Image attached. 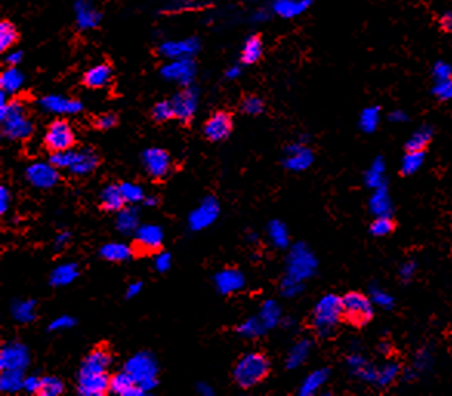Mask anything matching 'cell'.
Masks as SVG:
<instances>
[{
  "mask_svg": "<svg viewBox=\"0 0 452 396\" xmlns=\"http://www.w3.org/2000/svg\"><path fill=\"white\" fill-rule=\"evenodd\" d=\"M111 364V356L105 349H96L80 364L79 373H105Z\"/></svg>",
  "mask_w": 452,
  "mask_h": 396,
  "instance_id": "obj_21",
  "label": "cell"
},
{
  "mask_svg": "<svg viewBox=\"0 0 452 396\" xmlns=\"http://www.w3.org/2000/svg\"><path fill=\"white\" fill-rule=\"evenodd\" d=\"M101 256L110 263H124V261L130 259L131 249L130 245L124 242H108L102 245Z\"/></svg>",
  "mask_w": 452,
  "mask_h": 396,
  "instance_id": "obj_28",
  "label": "cell"
},
{
  "mask_svg": "<svg viewBox=\"0 0 452 396\" xmlns=\"http://www.w3.org/2000/svg\"><path fill=\"white\" fill-rule=\"evenodd\" d=\"M42 387V378L37 376H25L24 383V390L29 395H39Z\"/></svg>",
  "mask_w": 452,
  "mask_h": 396,
  "instance_id": "obj_52",
  "label": "cell"
},
{
  "mask_svg": "<svg viewBox=\"0 0 452 396\" xmlns=\"http://www.w3.org/2000/svg\"><path fill=\"white\" fill-rule=\"evenodd\" d=\"M74 154L76 152L73 150H64V152H56V153H51V158L50 162L53 163V166L59 170H70L71 163L74 161Z\"/></svg>",
  "mask_w": 452,
  "mask_h": 396,
  "instance_id": "obj_44",
  "label": "cell"
},
{
  "mask_svg": "<svg viewBox=\"0 0 452 396\" xmlns=\"http://www.w3.org/2000/svg\"><path fill=\"white\" fill-rule=\"evenodd\" d=\"M164 242V230L154 223L139 226L136 230V244L144 251H156Z\"/></svg>",
  "mask_w": 452,
  "mask_h": 396,
  "instance_id": "obj_17",
  "label": "cell"
},
{
  "mask_svg": "<svg viewBox=\"0 0 452 396\" xmlns=\"http://www.w3.org/2000/svg\"><path fill=\"white\" fill-rule=\"evenodd\" d=\"M316 259L305 244H296L289 253L287 259V276L293 279L305 281L315 273Z\"/></svg>",
  "mask_w": 452,
  "mask_h": 396,
  "instance_id": "obj_6",
  "label": "cell"
},
{
  "mask_svg": "<svg viewBox=\"0 0 452 396\" xmlns=\"http://www.w3.org/2000/svg\"><path fill=\"white\" fill-rule=\"evenodd\" d=\"M343 319L342 298L337 295H326L316 302L314 309L312 324L318 336L328 338L335 330L340 321Z\"/></svg>",
  "mask_w": 452,
  "mask_h": 396,
  "instance_id": "obj_2",
  "label": "cell"
},
{
  "mask_svg": "<svg viewBox=\"0 0 452 396\" xmlns=\"http://www.w3.org/2000/svg\"><path fill=\"white\" fill-rule=\"evenodd\" d=\"M110 390V376L105 373H79L78 392L82 396H103Z\"/></svg>",
  "mask_w": 452,
  "mask_h": 396,
  "instance_id": "obj_14",
  "label": "cell"
},
{
  "mask_svg": "<svg viewBox=\"0 0 452 396\" xmlns=\"http://www.w3.org/2000/svg\"><path fill=\"white\" fill-rule=\"evenodd\" d=\"M429 140H431V130L423 129L417 131L414 136L407 142V150L409 152H423L426 145L429 144Z\"/></svg>",
  "mask_w": 452,
  "mask_h": 396,
  "instance_id": "obj_43",
  "label": "cell"
},
{
  "mask_svg": "<svg viewBox=\"0 0 452 396\" xmlns=\"http://www.w3.org/2000/svg\"><path fill=\"white\" fill-rule=\"evenodd\" d=\"M281 290H283L284 296H289V298L296 296L302 290V281L293 279V278H291V276H287V278L283 281Z\"/></svg>",
  "mask_w": 452,
  "mask_h": 396,
  "instance_id": "obj_47",
  "label": "cell"
},
{
  "mask_svg": "<svg viewBox=\"0 0 452 396\" xmlns=\"http://www.w3.org/2000/svg\"><path fill=\"white\" fill-rule=\"evenodd\" d=\"M24 370H2L0 375V390L3 393H16L24 388Z\"/></svg>",
  "mask_w": 452,
  "mask_h": 396,
  "instance_id": "obj_29",
  "label": "cell"
},
{
  "mask_svg": "<svg viewBox=\"0 0 452 396\" xmlns=\"http://www.w3.org/2000/svg\"><path fill=\"white\" fill-rule=\"evenodd\" d=\"M13 318L22 324L33 323L36 319V301L33 300H17L11 304Z\"/></svg>",
  "mask_w": 452,
  "mask_h": 396,
  "instance_id": "obj_30",
  "label": "cell"
},
{
  "mask_svg": "<svg viewBox=\"0 0 452 396\" xmlns=\"http://www.w3.org/2000/svg\"><path fill=\"white\" fill-rule=\"evenodd\" d=\"M99 166V156L96 154L93 148H84V150L76 152L74 161L70 167V173L74 176L90 175Z\"/></svg>",
  "mask_w": 452,
  "mask_h": 396,
  "instance_id": "obj_19",
  "label": "cell"
},
{
  "mask_svg": "<svg viewBox=\"0 0 452 396\" xmlns=\"http://www.w3.org/2000/svg\"><path fill=\"white\" fill-rule=\"evenodd\" d=\"M310 352V342L309 341H300L298 344H295L293 349L291 350V353L287 356V367L289 369H295L301 365L307 360Z\"/></svg>",
  "mask_w": 452,
  "mask_h": 396,
  "instance_id": "obj_34",
  "label": "cell"
},
{
  "mask_svg": "<svg viewBox=\"0 0 452 396\" xmlns=\"http://www.w3.org/2000/svg\"><path fill=\"white\" fill-rule=\"evenodd\" d=\"M270 370V364L263 353L251 352L240 358L233 369V378L236 384L242 388H250L268 376Z\"/></svg>",
  "mask_w": 452,
  "mask_h": 396,
  "instance_id": "obj_3",
  "label": "cell"
},
{
  "mask_svg": "<svg viewBox=\"0 0 452 396\" xmlns=\"http://www.w3.org/2000/svg\"><path fill=\"white\" fill-rule=\"evenodd\" d=\"M439 25L444 33H452V11L443 14L439 20Z\"/></svg>",
  "mask_w": 452,
  "mask_h": 396,
  "instance_id": "obj_55",
  "label": "cell"
},
{
  "mask_svg": "<svg viewBox=\"0 0 452 396\" xmlns=\"http://www.w3.org/2000/svg\"><path fill=\"white\" fill-rule=\"evenodd\" d=\"M328 375H329L328 370H316V372L310 373L300 388V395H302V396L314 395L318 388H320L326 383V381H328Z\"/></svg>",
  "mask_w": 452,
  "mask_h": 396,
  "instance_id": "obj_32",
  "label": "cell"
},
{
  "mask_svg": "<svg viewBox=\"0 0 452 396\" xmlns=\"http://www.w3.org/2000/svg\"><path fill=\"white\" fill-rule=\"evenodd\" d=\"M395 230V223L389 218V214L386 216H379L370 226V231H372L374 236H388L389 233Z\"/></svg>",
  "mask_w": 452,
  "mask_h": 396,
  "instance_id": "obj_42",
  "label": "cell"
},
{
  "mask_svg": "<svg viewBox=\"0 0 452 396\" xmlns=\"http://www.w3.org/2000/svg\"><path fill=\"white\" fill-rule=\"evenodd\" d=\"M264 53V43H263V34L256 33L251 34L249 39L244 43L241 50V64L244 65H254L263 59Z\"/></svg>",
  "mask_w": 452,
  "mask_h": 396,
  "instance_id": "obj_22",
  "label": "cell"
},
{
  "mask_svg": "<svg viewBox=\"0 0 452 396\" xmlns=\"http://www.w3.org/2000/svg\"><path fill=\"white\" fill-rule=\"evenodd\" d=\"M116 124H117V117L113 113H102L99 116H96L93 121L94 129L102 130V131L113 129V126H116Z\"/></svg>",
  "mask_w": 452,
  "mask_h": 396,
  "instance_id": "obj_46",
  "label": "cell"
},
{
  "mask_svg": "<svg viewBox=\"0 0 452 396\" xmlns=\"http://www.w3.org/2000/svg\"><path fill=\"white\" fill-rule=\"evenodd\" d=\"M64 393V383L56 376H43L41 393L42 396H61Z\"/></svg>",
  "mask_w": 452,
  "mask_h": 396,
  "instance_id": "obj_40",
  "label": "cell"
},
{
  "mask_svg": "<svg viewBox=\"0 0 452 396\" xmlns=\"http://www.w3.org/2000/svg\"><path fill=\"white\" fill-rule=\"evenodd\" d=\"M397 372H398L397 365H386V367L381 370V373L377 375V379H379L380 384L386 386V384H389V383H392V381H394V378L397 376Z\"/></svg>",
  "mask_w": 452,
  "mask_h": 396,
  "instance_id": "obj_51",
  "label": "cell"
},
{
  "mask_svg": "<svg viewBox=\"0 0 452 396\" xmlns=\"http://www.w3.org/2000/svg\"><path fill=\"white\" fill-rule=\"evenodd\" d=\"M143 166L148 176L154 179H162L170 173L172 158H170V154L166 150H162V148H147L143 153Z\"/></svg>",
  "mask_w": 452,
  "mask_h": 396,
  "instance_id": "obj_10",
  "label": "cell"
},
{
  "mask_svg": "<svg viewBox=\"0 0 452 396\" xmlns=\"http://www.w3.org/2000/svg\"><path fill=\"white\" fill-rule=\"evenodd\" d=\"M0 122L2 133L10 140H24L33 134V122L25 103L20 99L6 101V93L0 96Z\"/></svg>",
  "mask_w": 452,
  "mask_h": 396,
  "instance_id": "obj_1",
  "label": "cell"
},
{
  "mask_svg": "<svg viewBox=\"0 0 452 396\" xmlns=\"http://www.w3.org/2000/svg\"><path fill=\"white\" fill-rule=\"evenodd\" d=\"M377 124H379V115H377V110L374 108L366 110L361 116V129L365 131H374Z\"/></svg>",
  "mask_w": 452,
  "mask_h": 396,
  "instance_id": "obj_48",
  "label": "cell"
},
{
  "mask_svg": "<svg viewBox=\"0 0 452 396\" xmlns=\"http://www.w3.org/2000/svg\"><path fill=\"white\" fill-rule=\"evenodd\" d=\"M70 239H71V236H70L68 231H62V233H59L56 236V239H54V247H56L57 250L59 249H64V247L70 242Z\"/></svg>",
  "mask_w": 452,
  "mask_h": 396,
  "instance_id": "obj_56",
  "label": "cell"
},
{
  "mask_svg": "<svg viewBox=\"0 0 452 396\" xmlns=\"http://www.w3.org/2000/svg\"><path fill=\"white\" fill-rule=\"evenodd\" d=\"M175 110V117L182 122H190L198 108V91L191 87H185L170 99Z\"/></svg>",
  "mask_w": 452,
  "mask_h": 396,
  "instance_id": "obj_12",
  "label": "cell"
},
{
  "mask_svg": "<svg viewBox=\"0 0 452 396\" xmlns=\"http://www.w3.org/2000/svg\"><path fill=\"white\" fill-rule=\"evenodd\" d=\"M158 203H159V200L154 196H145V199H144V205L145 207H156Z\"/></svg>",
  "mask_w": 452,
  "mask_h": 396,
  "instance_id": "obj_59",
  "label": "cell"
},
{
  "mask_svg": "<svg viewBox=\"0 0 452 396\" xmlns=\"http://www.w3.org/2000/svg\"><path fill=\"white\" fill-rule=\"evenodd\" d=\"M259 318H261L265 328L275 327L279 323V319H281V309H279L278 302L265 301L263 304L261 311H259Z\"/></svg>",
  "mask_w": 452,
  "mask_h": 396,
  "instance_id": "obj_33",
  "label": "cell"
},
{
  "mask_svg": "<svg viewBox=\"0 0 452 396\" xmlns=\"http://www.w3.org/2000/svg\"><path fill=\"white\" fill-rule=\"evenodd\" d=\"M314 162V153L305 145H291L287 148V156L284 161L286 168L291 171H302L307 170Z\"/></svg>",
  "mask_w": 452,
  "mask_h": 396,
  "instance_id": "obj_18",
  "label": "cell"
},
{
  "mask_svg": "<svg viewBox=\"0 0 452 396\" xmlns=\"http://www.w3.org/2000/svg\"><path fill=\"white\" fill-rule=\"evenodd\" d=\"M213 282L221 295H233L246 287V276L238 268H226L214 274Z\"/></svg>",
  "mask_w": 452,
  "mask_h": 396,
  "instance_id": "obj_15",
  "label": "cell"
},
{
  "mask_svg": "<svg viewBox=\"0 0 452 396\" xmlns=\"http://www.w3.org/2000/svg\"><path fill=\"white\" fill-rule=\"evenodd\" d=\"M232 116L227 111H217L205 121L204 134L212 142H221L228 138V134L232 133Z\"/></svg>",
  "mask_w": 452,
  "mask_h": 396,
  "instance_id": "obj_13",
  "label": "cell"
},
{
  "mask_svg": "<svg viewBox=\"0 0 452 396\" xmlns=\"http://www.w3.org/2000/svg\"><path fill=\"white\" fill-rule=\"evenodd\" d=\"M241 336H246V338H258L265 332V325L263 324L261 318H250L247 321H244L242 324L238 325L236 328Z\"/></svg>",
  "mask_w": 452,
  "mask_h": 396,
  "instance_id": "obj_35",
  "label": "cell"
},
{
  "mask_svg": "<svg viewBox=\"0 0 452 396\" xmlns=\"http://www.w3.org/2000/svg\"><path fill=\"white\" fill-rule=\"evenodd\" d=\"M221 207L217 198L205 196L201 204H199L189 216V227L194 231H201L218 219Z\"/></svg>",
  "mask_w": 452,
  "mask_h": 396,
  "instance_id": "obj_8",
  "label": "cell"
},
{
  "mask_svg": "<svg viewBox=\"0 0 452 396\" xmlns=\"http://www.w3.org/2000/svg\"><path fill=\"white\" fill-rule=\"evenodd\" d=\"M240 107L244 115L258 116L264 111V101L256 94H247L241 99Z\"/></svg>",
  "mask_w": 452,
  "mask_h": 396,
  "instance_id": "obj_37",
  "label": "cell"
},
{
  "mask_svg": "<svg viewBox=\"0 0 452 396\" xmlns=\"http://www.w3.org/2000/svg\"><path fill=\"white\" fill-rule=\"evenodd\" d=\"M41 105L45 108L47 111H51V113H59V115H73V113H79L82 110V105H80L79 101H68L64 99V97H43L41 101Z\"/></svg>",
  "mask_w": 452,
  "mask_h": 396,
  "instance_id": "obj_23",
  "label": "cell"
},
{
  "mask_svg": "<svg viewBox=\"0 0 452 396\" xmlns=\"http://www.w3.org/2000/svg\"><path fill=\"white\" fill-rule=\"evenodd\" d=\"M20 42V33L11 19L0 20V51L6 53Z\"/></svg>",
  "mask_w": 452,
  "mask_h": 396,
  "instance_id": "obj_24",
  "label": "cell"
},
{
  "mask_svg": "<svg viewBox=\"0 0 452 396\" xmlns=\"http://www.w3.org/2000/svg\"><path fill=\"white\" fill-rule=\"evenodd\" d=\"M116 228L119 230L122 235L136 233V230L139 228V212L135 207H124L122 210L117 212Z\"/></svg>",
  "mask_w": 452,
  "mask_h": 396,
  "instance_id": "obj_26",
  "label": "cell"
},
{
  "mask_svg": "<svg viewBox=\"0 0 452 396\" xmlns=\"http://www.w3.org/2000/svg\"><path fill=\"white\" fill-rule=\"evenodd\" d=\"M370 207H372V212L379 216H386L389 214V198L386 193L381 194V189L375 193V196L370 200Z\"/></svg>",
  "mask_w": 452,
  "mask_h": 396,
  "instance_id": "obj_45",
  "label": "cell"
},
{
  "mask_svg": "<svg viewBox=\"0 0 452 396\" xmlns=\"http://www.w3.org/2000/svg\"><path fill=\"white\" fill-rule=\"evenodd\" d=\"M110 392L117 396H143L145 392L140 388L127 372H119L110 378Z\"/></svg>",
  "mask_w": 452,
  "mask_h": 396,
  "instance_id": "obj_20",
  "label": "cell"
},
{
  "mask_svg": "<svg viewBox=\"0 0 452 396\" xmlns=\"http://www.w3.org/2000/svg\"><path fill=\"white\" fill-rule=\"evenodd\" d=\"M423 158L425 154L423 152H409L403 159L402 163V173L403 175H412L416 173V171L421 167V163H423Z\"/></svg>",
  "mask_w": 452,
  "mask_h": 396,
  "instance_id": "obj_41",
  "label": "cell"
},
{
  "mask_svg": "<svg viewBox=\"0 0 452 396\" xmlns=\"http://www.w3.org/2000/svg\"><path fill=\"white\" fill-rule=\"evenodd\" d=\"M111 79H113V66L108 62H102L88 68L82 74L80 84L88 89H101L105 88L111 82Z\"/></svg>",
  "mask_w": 452,
  "mask_h": 396,
  "instance_id": "obj_16",
  "label": "cell"
},
{
  "mask_svg": "<svg viewBox=\"0 0 452 396\" xmlns=\"http://www.w3.org/2000/svg\"><path fill=\"white\" fill-rule=\"evenodd\" d=\"M152 117L156 122H166L170 121V119L175 117V110L170 101H161L158 103H154L152 108Z\"/></svg>",
  "mask_w": 452,
  "mask_h": 396,
  "instance_id": "obj_39",
  "label": "cell"
},
{
  "mask_svg": "<svg viewBox=\"0 0 452 396\" xmlns=\"http://www.w3.org/2000/svg\"><path fill=\"white\" fill-rule=\"evenodd\" d=\"M29 364L28 349L20 342H8L0 350V369L25 370Z\"/></svg>",
  "mask_w": 452,
  "mask_h": 396,
  "instance_id": "obj_11",
  "label": "cell"
},
{
  "mask_svg": "<svg viewBox=\"0 0 452 396\" xmlns=\"http://www.w3.org/2000/svg\"><path fill=\"white\" fill-rule=\"evenodd\" d=\"M59 168L51 162H34L25 171L27 181L39 190H48L59 181Z\"/></svg>",
  "mask_w": 452,
  "mask_h": 396,
  "instance_id": "obj_9",
  "label": "cell"
},
{
  "mask_svg": "<svg viewBox=\"0 0 452 396\" xmlns=\"http://www.w3.org/2000/svg\"><path fill=\"white\" fill-rule=\"evenodd\" d=\"M381 175H383V167H381V162H375L372 168L369 170V173L366 176V181L369 185H374V186H379L381 184Z\"/></svg>",
  "mask_w": 452,
  "mask_h": 396,
  "instance_id": "obj_50",
  "label": "cell"
},
{
  "mask_svg": "<svg viewBox=\"0 0 452 396\" xmlns=\"http://www.w3.org/2000/svg\"><path fill=\"white\" fill-rule=\"evenodd\" d=\"M124 370L147 393L158 386V362L152 353L139 352L125 362Z\"/></svg>",
  "mask_w": 452,
  "mask_h": 396,
  "instance_id": "obj_4",
  "label": "cell"
},
{
  "mask_svg": "<svg viewBox=\"0 0 452 396\" xmlns=\"http://www.w3.org/2000/svg\"><path fill=\"white\" fill-rule=\"evenodd\" d=\"M343 318L353 327L366 325L374 316V307L360 291H349L342 298Z\"/></svg>",
  "mask_w": 452,
  "mask_h": 396,
  "instance_id": "obj_5",
  "label": "cell"
},
{
  "mask_svg": "<svg viewBox=\"0 0 452 396\" xmlns=\"http://www.w3.org/2000/svg\"><path fill=\"white\" fill-rule=\"evenodd\" d=\"M268 231L272 242L277 247H279V249H284V247L289 244V231H287V227L281 221H272L269 223Z\"/></svg>",
  "mask_w": 452,
  "mask_h": 396,
  "instance_id": "obj_36",
  "label": "cell"
},
{
  "mask_svg": "<svg viewBox=\"0 0 452 396\" xmlns=\"http://www.w3.org/2000/svg\"><path fill=\"white\" fill-rule=\"evenodd\" d=\"M11 203V194L6 186H0V213L5 214L8 212V207Z\"/></svg>",
  "mask_w": 452,
  "mask_h": 396,
  "instance_id": "obj_54",
  "label": "cell"
},
{
  "mask_svg": "<svg viewBox=\"0 0 452 396\" xmlns=\"http://www.w3.org/2000/svg\"><path fill=\"white\" fill-rule=\"evenodd\" d=\"M78 276H79V267L73 263H65L57 265L54 270L51 272L50 282L51 286L54 287H65L76 281Z\"/></svg>",
  "mask_w": 452,
  "mask_h": 396,
  "instance_id": "obj_25",
  "label": "cell"
},
{
  "mask_svg": "<svg viewBox=\"0 0 452 396\" xmlns=\"http://www.w3.org/2000/svg\"><path fill=\"white\" fill-rule=\"evenodd\" d=\"M196 392L199 395H204V396H210L213 395V388L209 386V384H205V383H199L196 386Z\"/></svg>",
  "mask_w": 452,
  "mask_h": 396,
  "instance_id": "obj_58",
  "label": "cell"
},
{
  "mask_svg": "<svg viewBox=\"0 0 452 396\" xmlns=\"http://www.w3.org/2000/svg\"><path fill=\"white\" fill-rule=\"evenodd\" d=\"M74 324H76L74 318H71L68 315H62V316H57L56 319L51 321L48 328H50V332H61V330H66V328H71Z\"/></svg>",
  "mask_w": 452,
  "mask_h": 396,
  "instance_id": "obj_49",
  "label": "cell"
},
{
  "mask_svg": "<svg viewBox=\"0 0 452 396\" xmlns=\"http://www.w3.org/2000/svg\"><path fill=\"white\" fill-rule=\"evenodd\" d=\"M101 204L103 210L107 212H119L125 205V199L122 196L121 186L117 185H107L105 189L101 191Z\"/></svg>",
  "mask_w": 452,
  "mask_h": 396,
  "instance_id": "obj_27",
  "label": "cell"
},
{
  "mask_svg": "<svg viewBox=\"0 0 452 396\" xmlns=\"http://www.w3.org/2000/svg\"><path fill=\"white\" fill-rule=\"evenodd\" d=\"M74 142H76V134L65 119H56L54 122H51L43 136V144L51 153L71 150Z\"/></svg>",
  "mask_w": 452,
  "mask_h": 396,
  "instance_id": "obj_7",
  "label": "cell"
},
{
  "mask_svg": "<svg viewBox=\"0 0 452 396\" xmlns=\"http://www.w3.org/2000/svg\"><path fill=\"white\" fill-rule=\"evenodd\" d=\"M119 186H121V191H122V196L125 199V203H129V204L144 203L145 193H144V189L140 185L133 184V182H124Z\"/></svg>",
  "mask_w": 452,
  "mask_h": 396,
  "instance_id": "obj_38",
  "label": "cell"
},
{
  "mask_svg": "<svg viewBox=\"0 0 452 396\" xmlns=\"http://www.w3.org/2000/svg\"><path fill=\"white\" fill-rule=\"evenodd\" d=\"M19 59H20V54H17V53H16V54H11V56L8 57V62L14 65V64H17V62H19Z\"/></svg>",
  "mask_w": 452,
  "mask_h": 396,
  "instance_id": "obj_60",
  "label": "cell"
},
{
  "mask_svg": "<svg viewBox=\"0 0 452 396\" xmlns=\"http://www.w3.org/2000/svg\"><path fill=\"white\" fill-rule=\"evenodd\" d=\"M170 265H172V256H170L168 253L161 251L159 255L154 258V268H156L158 272H161V273L167 272Z\"/></svg>",
  "mask_w": 452,
  "mask_h": 396,
  "instance_id": "obj_53",
  "label": "cell"
},
{
  "mask_svg": "<svg viewBox=\"0 0 452 396\" xmlns=\"http://www.w3.org/2000/svg\"><path fill=\"white\" fill-rule=\"evenodd\" d=\"M22 84H24V76L16 68L6 70L0 76V87H2V91L6 94H16L22 88Z\"/></svg>",
  "mask_w": 452,
  "mask_h": 396,
  "instance_id": "obj_31",
  "label": "cell"
},
{
  "mask_svg": "<svg viewBox=\"0 0 452 396\" xmlns=\"http://www.w3.org/2000/svg\"><path fill=\"white\" fill-rule=\"evenodd\" d=\"M140 290H143V282H131L130 286L127 287V298H135L140 293Z\"/></svg>",
  "mask_w": 452,
  "mask_h": 396,
  "instance_id": "obj_57",
  "label": "cell"
}]
</instances>
